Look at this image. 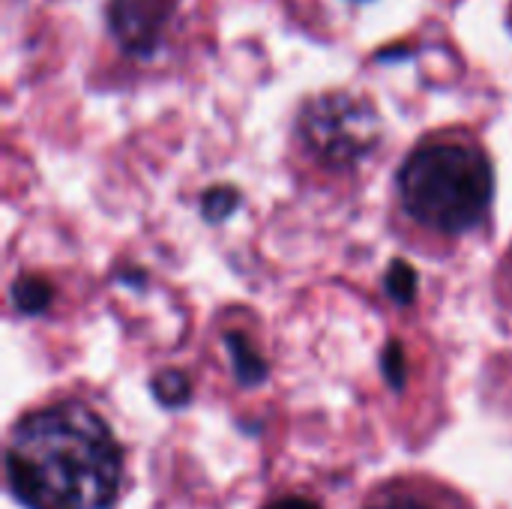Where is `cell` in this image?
Here are the masks:
<instances>
[{
  "label": "cell",
  "instance_id": "obj_12",
  "mask_svg": "<svg viewBox=\"0 0 512 509\" xmlns=\"http://www.w3.org/2000/svg\"><path fill=\"white\" fill-rule=\"evenodd\" d=\"M264 509H321L318 504H312L309 498H282V501H276V504H270V507Z\"/></svg>",
  "mask_w": 512,
  "mask_h": 509
},
{
  "label": "cell",
  "instance_id": "obj_3",
  "mask_svg": "<svg viewBox=\"0 0 512 509\" xmlns=\"http://www.w3.org/2000/svg\"><path fill=\"white\" fill-rule=\"evenodd\" d=\"M381 132L378 108L351 90L312 96L297 117V135L306 153L336 171H348L372 156Z\"/></svg>",
  "mask_w": 512,
  "mask_h": 509
},
{
  "label": "cell",
  "instance_id": "obj_8",
  "mask_svg": "<svg viewBox=\"0 0 512 509\" xmlns=\"http://www.w3.org/2000/svg\"><path fill=\"white\" fill-rule=\"evenodd\" d=\"M387 291H390V297L396 303H411L414 294H417V273H414V267L396 261L390 267V273H387Z\"/></svg>",
  "mask_w": 512,
  "mask_h": 509
},
{
  "label": "cell",
  "instance_id": "obj_2",
  "mask_svg": "<svg viewBox=\"0 0 512 509\" xmlns=\"http://www.w3.org/2000/svg\"><path fill=\"white\" fill-rule=\"evenodd\" d=\"M396 183L408 216L444 237L474 231L495 198L492 159L465 135H438L414 147Z\"/></svg>",
  "mask_w": 512,
  "mask_h": 509
},
{
  "label": "cell",
  "instance_id": "obj_7",
  "mask_svg": "<svg viewBox=\"0 0 512 509\" xmlns=\"http://www.w3.org/2000/svg\"><path fill=\"white\" fill-rule=\"evenodd\" d=\"M153 393H156V399H159L162 405H168V408H180V405H186V402H189V396H192V384H189V378H186V375H180V372H162V375L153 381Z\"/></svg>",
  "mask_w": 512,
  "mask_h": 509
},
{
  "label": "cell",
  "instance_id": "obj_10",
  "mask_svg": "<svg viewBox=\"0 0 512 509\" xmlns=\"http://www.w3.org/2000/svg\"><path fill=\"white\" fill-rule=\"evenodd\" d=\"M366 509H438L432 501L414 495V492H384L381 498H375L372 504H366Z\"/></svg>",
  "mask_w": 512,
  "mask_h": 509
},
{
  "label": "cell",
  "instance_id": "obj_11",
  "mask_svg": "<svg viewBox=\"0 0 512 509\" xmlns=\"http://www.w3.org/2000/svg\"><path fill=\"white\" fill-rule=\"evenodd\" d=\"M384 375L387 381L399 390L405 384V357H402V348L399 345H390L387 354H384Z\"/></svg>",
  "mask_w": 512,
  "mask_h": 509
},
{
  "label": "cell",
  "instance_id": "obj_6",
  "mask_svg": "<svg viewBox=\"0 0 512 509\" xmlns=\"http://www.w3.org/2000/svg\"><path fill=\"white\" fill-rule=\"evenodd\" d=\"M51 285L39 276H18L12 282V303L21 315H39L51 303Z\"/></svg>",
  "mask_w": 512,
  "mask_h": 509
},
{
  "label": "cell",
  "instance_id": "obj_1",
  "mask_svg": "<svg viewBox=\"0 0 512 509\" xmlns=\"http://www.w3.org/2000/svg\"><path fill=\"white\" fill-rule=\"evenodd\" d=\"M6 480L27 509H108L120 495L123 450L96 411L57 402L15 426Z\"/></svg>",
  "mask_w": 512,
  "mask_h": 509
},
{
  "label": "cell",
  "instance_id": "obj_4",
  "mask_svg": "<svg viewBox=\"0 0 512 509\" xmlns=\"http://www.w3.org/2000/svg\"><path fill=\"white\" fill-rule=\"evenodd\" d=\"M171 9V0H108L105 21L126 54L150 57L162 45Z\"/></svg>",
  "mask_w": 512,
  "mask_h": 509
},
{
  "label": "cell",
  "instance_id": "obj_9",
  "mask_svg": "<svg viewBox=\"0 0 512 509\" xmlns=\"http://www.w3.org/2000/svg\"><path fill=\"white\" fill-rule=\"evenodd\" d=\"M237 204H240V195L234 186H216L204 195V216L210 222H219V219L231 216L237 210Z\"/></svg>",
  "mask_w": 512,
  "mask_h": 509
},
{
  "label": "cell",
  "instance_id": "obj_5",
  "mask_svg": "<svg viewBox=\"0 0 512 509\" xmlns=\"http://www.w3.org/2000/svg\"><path fill=\"white\" fill-rule=\"evenodd\" d=\"M228 351H231V360H234V372H237V381L243 387H255L267 378V363L264 357L249 345L246 336H237V333H228Z\"/></svg>",
  "mask_w": 512,
  "mask_h": 509
}]
</instances>
